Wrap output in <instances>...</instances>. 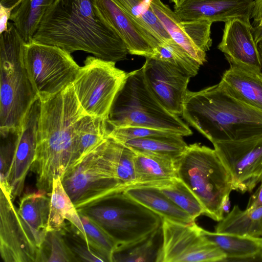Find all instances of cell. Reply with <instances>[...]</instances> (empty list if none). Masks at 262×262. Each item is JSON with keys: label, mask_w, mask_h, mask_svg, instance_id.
Returning <instances> with one entry per match:
<instances>
[{"label": "cell", "mask_w": 262, "mask_h": 262, "mask_svg": "<svg viewBox=\"0 0 262 262\" xmlns=\"http://www.w3.org/2000/svg\"><path fill=\"white\" fill-rule=\"evenodd\" d=\"M32 40L57 46L70 53L84 51L115 63L129 54L120 36L97 15L93 0H55Z\"/></svg>", "instance_id": "obj_1"}, {"label": "cell", "mask_w": 262, "mask_h": 262, "mask_svg": "<svg viewBox=\"0 0 262 262\" xmlns=\"http://www.w3.org/2000/svg\"><path fill=\"white\" fill-rule=\"evenodd\" d=\"M85 113L72 85L45 101H40L37 147L31 170L39 190L50 194L53 181L62 178L74 161L75 128Z\"/></svg>", "instance_id": "obj_2"}, {"label": "cell", "mask_w": 262, "mask_h": 262, "mask_svg": "<svg viewBox=\"0 0 262 262\" xmlns=\"http://www.w3.org/2000/svg\"><path fill=\"white\" fill-rule=\"evenodd\" d=\"M182 116L212 143L262 135V110L236 98L220 83L188 91Z\"/></svg>", "instance_id": "obj_3"}, {"label": "cell", "mask_w": 262, "mask_h": 262, "mask_svg": "<svg viewBox=\"0 0 262 262\" xmlns=\"http://www.w3.org/2000/svg\"><path fill=\"white\" fill-rule=\"evenodd\" d=\"M26 43L13 24L9 23L0 39V133L16 132L38 98L30 80L24 58Z\"/></svg>", "instance_id": "obj_4"}, {"label": "cell", "mask_w": 262, "mask_h": 262, "mask_svg": "<svg viewBox=\"0 0 262 262\" xmlns=\"http://www.w3.org/2000/svg\"><path fill=\"white\" fill-rule=\"evenodd\" d=\"M175 165L177 178L200 201L204 214L222 220L223 199L234 189L231 175L214 149L199 143L188 145Z\"/></svg>", "instance_id": "obj_5"}, {"label": "cell", "mask_w": 262, "mask_h": 262, "mask_svg": "<svg viewBox=\"0 0 262 262\" xmlns=\"http://www.w3.org/2000/svg\"><path fill=\"white\" fill-rule=\"evenodd\" d=\"M113 127L139 126L166 130L183 136L192 132L179 116L167 111L148 88L142 68L128 73L110 111Z\"/></svg>", "instance_id": "obj_6"}, {"label": "cell", "mask_w": 262, "mask_h": 262, "mask_svg": "<svg viewBox=\"0 0 262 262\" xmlns=\"http://www.w3.org/2000/svg\"><path fill=\"white\" fill-rule=\"evenodd\" d=\"M101 203L79 212L103 227L114 238L116 247L137 242L162 225L160 216L125 195L123 191Z\"/></svg>", "instance_id": "obj_7"}, {"label": "cell", "mask_w": 262, "mask_h": 262, "mask_svg": "<svg viewBox=\"0 0 262 262\" xmlns=\"http://www.w3.org/2000/svg\"><path fill=\"white\" fill-rule=\"evenodd\" d=\"M100 144L80 162L69 167L61 178L78 211L100 204L125 189Z\"/></svg>", "instance_id": "obj_8"}, {"label": "cell", "mask_w": 262, "mask_h": 262, "mask_svg": "<svg viewBox=\"0 0 262 262\" xmlns=\"http://www.w3.org/2000/svg\"><path fill=\"white\" fill-rule=\"evenodd\" d=\"M24 58L32 87L40 101L72 85L80 68L66 50L33 40L25 44Z\"/></svg>", "instance_id": "obj_9"}, {"label": "cell", "mask_w": 262, "mask_h": 262, "mask_svg": "<svg viewBox=\"0 0 262 262\" xmlns=\"http://www.w3.org/2000/svg\"><path fill=\"white\" fill-rule=\"evenodd\" d=\"M115 62L89 56L72 86L84 113L107 121L114 99L127 73Z\"/></svg>", "instance_id": "obj_10"}, {"label": "cell", "mask_w": 262, "mask_h": 262, "mask_svg": "<svg viewBox=\"0 0 262 262\" xmlns=\"http://www.w3.org/2000/svg\"><path fill=\"white\" fill-rule=\"evenodd\" d=\"M163 245L160 262L226 261L225 253L200 233L195 222L176 223L162 219Z\"/></svg>", "instance_id": "obj_11"}, {"label": "cell", "mask_w": 262, "mask_h": 262, "mask_svg": "<svg viewBox=\"0 0 262 262\" xmlns=\"http://www.w3.org/2000/svg\"><path fill=\"white\" fill-rule=\"evenodd\" d=\"M212 144L231 175L234 190L252 192L262 179V135Z\"/></svg>", "instance_id": "obj_12"}, {"label": "cell", "mask_w": 262, "mask_h": 262, "mask_svg": "<svg viewBox=\"0 0 262 262\" xmlns=\"http://www.w3.org/2000/svg\"><path fill=\"white\" fill-rule=\"evenodd\" d=\"M145 82L157 100L167 111L181 116L190 77L172 65L151 57L141 68Z\"/></svg>", "instance_id": "obj_13"}, {"label": "cell", "mask_w": 262, "mask_h": 262, "mask_svg": "<svg viewBox=\"0 0 262 262\" xmlns=\"http://www.w3.org/2000/svg\"><path fill=\"white\" fill-rule=\"evenodd\" d=\"M40 111V101L38 98L30 106L17 130L14 153L6 176L13 201L21 195L26 176L34 160Z\"/></svg>", "instance_id": "obj_14"}, {"label": "cell", "mask_w": 262, "mask_h": 262, "mask_svg": "<svg viewBox=\"0 0 262 262\" xmlns=\"http://www.w3.org/2000/svg\"><path fill=\"white\" fill-rule=\"evenodd\" d=\"M97 15L111 26L126 46L129 54L152 57L160 42L148 34L113 0H93Z\"/></svg>", "instance_id": "obj_15"}, {"label": "cell", "mask_w": 262, "mask_h": 262, "mask_svg": "<svg viewBox=\"0 0 262 262\" xmlns=\"http://www.w3.org/2000/svg\"><path fill=\"white\" fill-rule=\"evenodd\" d=\"M217 48L230 64L262 71L260 55L250 22L233 18L225 22Z\"/></svg>", "instance_id": "obj_16"}, {"label": "cell", "mask_w": 262, "mask_h": 262, "mask_svg": "<svg viewBox=\"0 0 262 262\" xmlns=\"http://www.w3.org/2000/svg\"><path fill=\"white\" fill-rule=\"evenodd\" d=\"M254 0H179L174 12L183 21L226 22L240 18L250 22Z\"/></svg>", "instance_id": "obj_17"}, {"label": "cell", "mask_w": 262, "mask_h": 262, "mask_svg": "<svg viewBox=\"0 0 262 262\" xmlns=\"http://www.w3.org/2000/svg\"><path fill=\"white\" fill-rule=\"evenodd\" d=\"M50 195L43 190L24 194L17 213L27 244L37 259L42 261V247L48 233Z\"/></svg>", "instance_id": "obj_18"}, {"label": "cell", "mask_w": 262, "mask_h": 262, "mask_svg": "<svg viewBox=\"0 0 262 262\" xmlns=\"http://www.w3.org/2000/svg\"><path fill=\"white\" fill-rule=\"evenodd\" d=\"M0 253L5 262H36L24 234L9 192L1 188Z\"/></svg>", "instance_id": "obj_19"}, {"label": "cell", "mask_w": 262, "mask_h": 262, "mask_svg": "<svg viewBox=\"0 0 262 262\" xmlns=\"http://www.w3.org/2000/svg\"><path fill=\"white\" fill-rule=\"evenodd\" d=\"M219 83L236 98L262 110V71L230 64Z\"/></svg>", "instance_id": "obj_20"}, {"label": "cell", "mask_w": 262, "mask_h": 262, "mask_svg": "<svg viewBox=\"0 0 262 262\" xmlns=\"http://www.w3.org/2000/svg\"><path fill=\"white\" fill-rule=\"evenodd\" d=\"M123 192L162 219L183 224H191L195 222L188 213L179 207L156 186L135 185L126 188Z\"/></svg>", "instance_id": "obj_21"}, {"label": "cell", "mask_w": 262, "mask_h": 262, "mask_svg": "<svg viewBox=\"0 0 262 262\" xmlns=\"http://www.w3.org/2000/svg\"><path fill=\"white\" fill-rule=\"evenodd\" d=\"M50 207L47 231H60L65 227L64 221H69L80 232L88 244L87 238L79 212L65 190L60 177L55 179L50 193Z\"/></svg>", "instance_id": "obj_22"}, {"label": "cell", "mask_w": 262, "mask_h": 262, "mask_svg": "<svg viewBox=\"0 0 262 262\" xmlns=\"http://www.w3.org/2000/svg\"><path fill=\"white\" fill-rule=\"evenodd\" d=\"M135 153L136 182L134 185L154 184L177 178L175 162L172 159L150 153Z\"/></svg>", "instance_id": "obj_23"}, {"label": "cell", "mask_w": 262, "mask_h": 262, "mask_svg": "<svg viewBox=\"0 0 262 262\" xmlns=\"http://www.w3.org/2000/svg\"><path fill=\"white\" fill-rule=\"evenodd\" d=\"M183 137L179 134L172 132L165 135H154L130 139L120 143L135 152L159 155L176 162L188 146Z\"/></svg>", "instance_id": "obj_24"}, {"label": "cell", "mask_w": 262, "mask_h": 262, "mask_svg": "<svg viewBox=\"0 0 262 262\" xmlns=\"http://www.w3.org/2000/svg\"><path fill=\"white\" fill-rule=\"evenodd\" d=\"M215 232L253 238L262 237V206L242 210L237 205L219 222Z\"/></svg>", "instance_id": "obj_25"}, {"label": "cell", "mask_w": 262, "mask_h": 262, "mask_svg": "<svg viewBox=\"0 0 262 262\" xmlns=\"http://www.w3.org/2000/svg\"><path fill=\"white\" fill-rule=\"evenodd\" d=\"M107 125V121L103 119L86 114L82 116L75 128L76 150L71 166L80 162L108 136Z\"/></svg>", "instance_id": "obj_26"}, {"label": "cell", "mask_w": 262, "mask_h": 262, "mask_svg": "<svg viewBox=\"0 0 262 262\" xmlns=\"http://www.w3.org/2000/svg\"><path fill=\"white\" fill-rule=\"evenodd\" d=\"M162 245L163 234L161 226L137 242L117 246L113 253L112 261L160 262Z\"/></svg>", "instance_id": "obj_27"}, {"label": "cell", "mask_w": 262, "mask_h": 262, "mask_svg": "<svg viewBox=\"0 0 262 262\" xmlns=\"http://www.w3.org/2000/svg\"><path fill=\"white\" fill-rule=\"evenodd\" d=\"M55 0H22L12 11L10 19L25 42L32 40L40 21Z\"/></svg>", "instance_id": "obj_28"}, {"label": "cell", "mask_w": 262, "mask_h": 262, "mask_svg": "<svg viewBox=\"0 0 262 262\" xmlns=\"http://www.w3.org/2000/svg\"><path fill=\"white\" fill-rule=\"evenodd\" d=\"M151 6L165 30L176 43L182 47L201 65L206 61V52L200 50L182 28L181 19L161 0H151Z\"/></svg>", "instance_id": "obj_29"}, {"label": "cell", "mask_w": 262, "mask_h": 262, "mask_svg": "<svg viewBox=\"0 0 262 262\" xmlns=\"http://www.w3.org/2000/svg\"><path fill=\"white\" fill-rule=\"evenodd\" d=\"M148 34L160 43L172 39L151 6V0H113Z\"/></svg>", "instance_id": "obj_30"}, {"label": "cell", "mask_w": 262, "mask_h": 262, "mask_svg": "<svg viewBox=\"0 0 262 262\" xmlns=\"http://www.w3.org/2000/svg\"><path fill=\"white\" fill-rule=\"evenodd\" d=\"M100 145L103 154L111 162L121 185L125 189L134 185L136 182L134 168L135 153L108 136Z\"/></svg>", "instance_id": "obj_31"}, {"label": "cell", "mask_w": 262, "mask_h": 262, "mask_svg": "<svg viewBox=\"0 0 262 262\" xmlns=\"http://www.w3.org/2000/svg\"><path fill=\"white\" fill-rule=\"evenodd\" d=\"M201 235L215 244L226 254L227 259H246L258 256L259 238L212 232L200 227Z\"/></svg>", "instance_id": "obj_32"}, {"label": "cell", "mask_w": 262, "mask_h": 262, "mask_svg": "<svg viewBox=\"0 0 262 262\" xmlns=\"http://www.w3.org/2000/svg\"><path fill=\"white\" fill-rule=\"evenodd\" d=\"M152 186L158 187L175 204L188 213L193 220L195 221L200 215L204 214V209L200 201L179 179L176 178Z\"/></svg>", "instance_id": "obj_33"}, {"label": "cell", "mask_w": 262, "mask_h": 262, "mask_svg": "<svg viewBox=\"0 0 262 262\" xmlns=\"http://www.w3.org/2000/svg\"><path fill=\"white\" fill-rule=\"evenodd\" d=\"M154 58L166 62L190 78L196 76L201 64L171 39L161 42L154 49Z\"/></svg>", "instance_id": "obj_34"}, {"label": "cell", "mask_w": 262, "mask_h": 262, "mask_svg": "<svg viewBox=\"0 0 262 262\" xmlns=\"http://www.w3.org/2000/svg\"><path fill=\"white\" fill-rule=\"evenodd\" d=\"M79 214L86 236L88 245L106 261H112L116 243L110 233L94 220L82 212Z\"/></svg>", "instance_id": "obj_35"}, {"label": "cell", "mask_w": 262, "mask_h": 262, "mask_svg": "<svg viewBox=\"0 0 262 262\" xmlns=\"http://www.w3.org/2000/svg\"><path fill=\"white\" fill-rule=\"evenodd\" d=\"M181 25L187 36L202 51L210 50L212 41L211 38L212 22L206 20L180 21Z\"/></svg>", "instance_id": "obj_36"}, {"label": "cell", "mask_w": 262, "mask_h": 262, "mask_svg": "<svg viewBox=\"0 0 262 262\" xmlns=\"http://www.w3.org/2000/svg\"><path fill=\"white\" fill-rule=\"evenodd\" d=\"M44 243L46 244L50 250L46 261L78 260L66 242L61 230L48 232Z\"/></svg>", "instance_id": "obj_37"}, {"label": "cell", "mask_w": 262, "mask_h": 262, "mask_svg": "<svg viewBox=\"0 0 262 262\" xmlns=\"http://www.w3.org/2000/svg\"><path fill=\"white\" fill-rule=\"evenodd\" d=\"M70 244V248L82 260L86 261H106L105 260L97 253L90 248L86 243H81L77 242V239L72 238Z\"/></svg>", "instance_id": "obj_38"}, {"label": "cell", "mask_w": 262, "mask_h": 262, "mask_svg": "<svg viewBox=\"0 0 262 262\" xmlns=\"http://www.w3.org/2000/svg\"><path fill=\"white\" fill-rule=\"evenodd\" d=\"M251 18L254 40L258 44L262 40V0H254Z\"/></svg>", "instance_id": "obj_39"}, {"label": "cell", "mask_w": 262, "mask_h": 262, "mask_svg": "<svg viewBox=\"0 0 262 262\" xmlns=\"http://www.w3.org/2000/svg\"><path fill=\"white\" fill-rule=\"evenodd\" d=\"M260 182V186L249 200L246 207L247 210H252L262 206V179Z\"/></svg>", "instance_id": "obj_40"}, {"label": "cell", "mask_w": 262, "mask_h": 262, "mask_svg": "<svg viewBox=\"0 0 262 262\" xmlns=\"http://www.w3.org/2000/svg\"><path fill=\"white\" fill-rule=\"evenodd\" d=\"M12 9L0 4V34L8 29V20L10 19Z\"/></svg>", "instance_id": "obj_41"}, {"label": "cell", "mask_w": 262, "mask_h": 262, "mask_svg": "<svg viewBox=\"0 0 262 262\" xmlns=\"http://www.w3.org/2000/svg\"><path fill=\"white\" fill-rule=\"evenodd\" d=\"M22 0H0V4L5 7L13 10Z\"/></svg>", "instance_id": "obj_42"}, {"label": "cell", "mask_w": 262, "mask_h": 262, "mask_svg": "<svg viewBox=\"0 0 262 262\" xmlns=\"http://www.w3.org/2000/svg\"><path fill=\"white\" fill-rule=\"evenodd\" d=\"M229 195L230 194L226 195L222 202V209L224 214H228L230 212V201Z\"/></svg>", "instance_id": "obj_43"}, {"label": "cell", "mask_w": 262, "mask_h": 262, "mask_svg": "<svg viewBox=\"0 0 262 262\" xmlns=\"http://www.w3.org/2000/svg\"><path fill=\"white\" fill-rule=\"evenodd\" d=\"M259 249L258 256L262 258V237L259 238Z\"/></svg>", "instance_id": "obj_44"}, {"label": "cell", "mask_w": 262, "mask_h": 262, "mask_svg": "<svg viewBox=\"0 0 262 262\" xmlns=\"http://www.w3.org/2000/svg\"><path fill=\"white\" fill-rule=\"evenodd\" d=\"M257 45L262 62V40L259 42Z\"/></svg>", "instance_id": "obj_45"}, {"label": "cell", "mask_w": 262, "mask_h": 262, "mask_svg": "<svg viewBox=\"0 0 262 262\" xmlns=\"http://www.w3.org/2000/svg\"><path fill=\"white\" fill-rule=\"evenodd\" d=\"M172 2L174 3V4H177L179 0H170Z\"/></svg>", "instance_id": "obj_46"}]
</instances>
